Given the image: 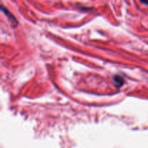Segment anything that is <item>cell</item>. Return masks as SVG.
Returning <instances> with one entry per match:
<instances>
[{"label":"cell","mask_w":148,"mask_h":148,"mask_svg":"<svg viewBox=\"0 0 148 148\" xmlns=\"http://www.w3.org/2000/svg\"><path fill=\"white\" fill-rule=\"evenodd\" d=\"M1 10H2V11L4 12V14H5L6 15H7V17H9V18H10V19H11V20H12L13 21H14V22L16 21V20H15V18H14V16H13L12 15L11 13H10V12H9L8 10H7V9L5 8V7H3V6H1Z\"/></svg>","instance_id":"7a4b0ae2"},{"label":"cell","mask_w":148,"mask_h":148,"mask_svg":"<svg viewBox=\"0 0 148 148\" xmlns=\"http://www.w3.org/2000/svg\"><path fill=\"white\" fill-rule=\"evenodd\" d=\"M113 81L116 86H121L124 84V79L119 75H115L113 78Z\"/></svg>","instance_id":"6da1fadb"},{"label":"cell","mask_w":148,"mask_h":148,"mask_svg":"<svg viewBox=\"0 0 148 148\" xmlns=\"http://www.w3.org/2000/svg\"><path fill=\"white\" fill-rule=\"evenodd\" d=\"M143 4H146V5H148V0H140Z\"/></svg>","instance_id":"3957f363"}]
</instances>
